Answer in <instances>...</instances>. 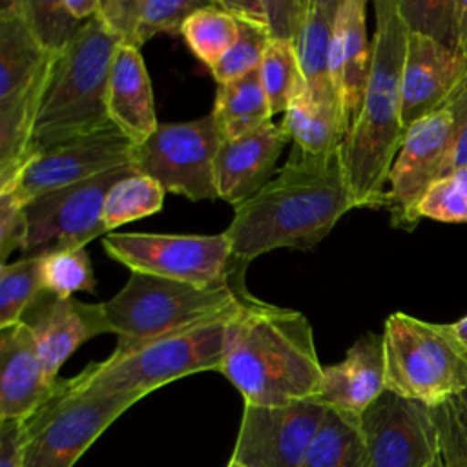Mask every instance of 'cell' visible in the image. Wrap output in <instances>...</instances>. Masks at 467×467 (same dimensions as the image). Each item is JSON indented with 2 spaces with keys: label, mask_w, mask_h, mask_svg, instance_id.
Instances as JSON below:
<instances>
[{
  "label": "cell",
  "mask_w": 467,
  "mask_h": 467,
  "mask_svg": "<svg viewBox=\"0 0 467 467\" xmlns=\"http://www.w3.org/2000/svg\"><path fill=\"white\" fill-rule=\"evenodd\" d=\"M361 467H431L440 456L432 407L385 390L359 418Z\"/></svg>",
  "instance_id": "cell-13"
},
{
  "label": "cell",
  "mask_w": 467,
  "mask_h": 467,
  "mask_svg": "<svg viewBox=\"0 0 467 467\" xmlns=\"http://www.w3.org/2000/svg\"><path fill=\"white\" fill-rule=\"evenodd\" d=\"M259 75L274 115L285 113L290 102L306 89L296 47L288 42H270Z\"/></svg>",
  "instance_id": "cell-31"
},
{
  "label": "cell",
  "mask_w": 467,
  "mask_h": 467,
  "mask_svg": "<svg viewBox=\"0 0 467 467\" xmlns=\"http://www.w3.org/2000/svg\"><path fill=\"white\" fill-rule=\"evenodd\" d=\"M339 4L341 0H308L303 29L296 44L308 95L319 104H332L337 108L339 102L332 86L330 57Z\"/></svg>",
  "instance_id": "cell-25"
},
{
  "label": "cell",
  "mask_w": 467,
  "mask_h": 467,
  "mask_svg": "<svg viewBox=\"0 0 467 467\" xmlns=\"http://www.w3.org/2000/svg\"><path fill=\"white\" fill-rule=\"evenodd\" d=\"M119 44L99 16H93L55 57L33 122L26 162L49 148L111 124L106 97Z\"/></svg>",
  "instance_id": "cell-4"
},
{
  "label": "cell",
  "mask_w": 467,
  "mask_h": 467,
  "mask_svg": "<svg viewBox=\"0 0 467 467\" xmlns=\"http://www.w3.org/2000/svg\"><path fill=\"white\" fill-rule=\"evenodd\" d=\"M66 7L69 13L78 20V22H88L93 16H97L100 0H64Z\"/></svg>",
  "instance_id": "cell-43"
},
{
  "label": "cell",
  "mask_w": 467,
  "mask_h": 467,
  "mask_svg": "<svg viewBox=\"0 0 467 467\" xmlns=\"http://www.w3.org/2000/svg\"><path fill=\"white\" fill-rule=\"evenodd\" d=\"M363 434L359 418L328 409L299 467H361Z\"/></svg>",
  "instance_id": "cell-28"
},
{
  "label": "cell",
  "mask_w": 467,
  "mask_h": 467,
  "mask_svg": "<svg viewBox=\"0 0 467 467\" xmlns=\"http://www.w3.org/2000/svg\"><path fill=\"white\" fill-rule=\"evenodd\" d=\"M270 42L272 38L265 27L250 22H239V36L221 62L210 69L212 77L217 84H224L259 69Z\"/></svg>",
  "instance_id": "cell-36"
},
{
  "label": "cell",
  "mask_w": 467,
  "mask_h": 467,
  "mask_svg": "<svg viewBox=\"0 0 467 467\" xmlns=\"http://www.w3.org/2000/svg\"><path fill=\"white\" fill-rule=\"evenodd\" d=\"M458 51L467 57V0H458Z\"/></svg>",
  "instance_id": "cell-44"
},
{
  "label": "cell",
  "mask_w": 467,
  "mask_h": 467,
  "mask_svg": "<svg viewBox=\"0 0 467 467\" xmlns=\"http://www.w3.org/2000/svg\"><path fill=\"white\" fill-rule=\"evenodd\" d=\"M22 321L31 328L38 352L51 381L66 359L86 341L113 334L102 303H84L77 297H60L42 290L26 310Z\"/></svg>",
  "instance_id": "cell-17"
},
{
  "label": "cell",
  "mask_w": 467,
  "mask_h": 467,
  "mask_svg": "<svg viewBox=\"0 0 467 467\" xmlns=\"http://www.w3.org/2000/svg\"><path fill=\"white\" fill-rule=\"evenodd\" d=\"M356 208L343 146L310 155L292 146L288 161L254 197L234 206L224 230L230 241V285L246 290L248 265L275 248L310 250Z\"/></svg>",
  "instance_id": "cell-1"
},
{
  "label": "cell",
  "mask_w": 467,
  "mask_h": 467,
  "mask_svg": "<svg viewBox=\"0 0 467 467\" xmlns=\"http://www.w3.org/2000/svg\"><path fill=\"white\" fill-rule=\"evenodd\" d=\"M250 299H254V296L226 314L153 339L128 354L89 363L66 381L78 392L119 394L142 400L155 389L184 376L219 370L224 356L228 323Z\"/></svg>",
  "instance_id": "cell-5"
},
{
  "label": "cell",
  "mask_w": 467,
  "mask_h": 467,
  "mask_svg": "<svg viewBox=\"0 0 467 467\" xmlns=\"http://www.w3.org/2000/svg\"><path fill=\"white\" fill-rule=\"evenodd\" d=\"M106 254L130 272L164 277L202 288L230 285L228 237L179 234H108Z\"/></svg>",
  "instance_id": "cell-11"
},
{
  "label": "cell",
  "mask_w": 467,
  "mask_h": 467,
  "mask_svg": "<svg viewBox=\"0 0 467 467\" xmlns=\"http://www.w3.org/2000/svg\"><path fill=\"white\" fill-rule=\"evenodd\" d=\"M385 390L383 336L365 332L339 363L323 367L317 400L328 409L361 418Z\"/></svg>",
  "instance_id": "cell-21"
},
{
  "label": "cell",
  "mask_w": 467,
  "mask_h": 467,
  "mask_svg": "<svg viewBox=\"0 0 467 467\" xmlns=\"http://www.w3.org/2000/svg\"><path fill=\"white\" fill-rule=\"evenodd\" d=\"M451 142L452 117L447 108L420 119L407 130L385 193L392 226L412 230L420 223L416 206L431 184L443 177Z\"/></svg>",
  "instance_id": "cell-16"
},
{
  "label": "cell",
  "mask_w": 467,
  "mask_h": 467,
  "mask_svg": "<svg viewBox=\"0 0 467 467\" xmlns=\"http://www.w3.org/2000/svg\"><path fill=\"white\" fill-rule=\"evenodd\" d=\"M409 33L458 51V0H398Z\"/></svg>",
  "instance_id": "cell-34"
},
{
  "label": "cell",
  "mask_w": 467,
  "mask_h": 467,
  "mask_svg": "<svg viewBox=\"0 0 467 467\" xmlns=\"http://www.w3.org/2000/svg\"><path fill=\"white\" fill-rule=\"evenodd\" d=\"M58 381L46 374L36 339L20 321L0 328V421H24L49 401Z\"/></svg>",
  "instance_id": "cell-19"
},
{
  "label": "cell",
  "mask_w": 467,
  "mask_h": 467,
  "mask_svg": "<svg viewBox=\"0 0 467 467\" xmlns=\"http://www.w3.org/2000/svg\"><path fill=\"white\" fill-rule=\"evenodd\" d=\"M137 401L133 396L78 392L60 379L55 396L22 421V467H75Z\"/></svg>",
  "instance_id": "cell-9"
},
{
  "label": "cell",
  "mask_w": 467,
  "mask_h": 467,
  "mask_svg": "<svg viewBox=\"0 0 467 467\" xmlns=\"http://www.w3.org/2000/svg\"><path fill=\"white\" fill-rule=\"evenodd\" d=\"M281 128L292 146L310 155L330 153L345 144L347 130L337 106L319 104L305 89L283 113Z\"/></svg>",
  "instance_id": "cell-27"
},
{
  "label": "cell",
  "mask_w": 467,
  "mask_h": 467,
  "mask_svg": "<svg viewBox=\"0 0 467 467\" xmlns=\"http://www.w3.org/2000/svg\"><path fill=\"white\" fill-rule=\"evenodd\" d=\"M27 237L26 202L13 192H0V265L7 263L11 252L24 248Z\"/></svg>",
  "instance_id": "cell-39"
},
{
  "label": "cell",
  "mask_w": 467,
  "mask_h": 467,
  "mask_svg": "<svg viewBox=\"0 0 467 467\" xmlns=\"http://www.w3.org/2000/svg\"><path fill=\"white\" fill-rule=\"evenodd\" d=\"M133 171V166H122L27 201V237L22 257L77 250L95 237H106L109 234L102 219L106 197L117 181Z\"/></svg>",
  "instance_id": "cell-12"
},
{
  "label": "cell",
  "mask_w": 467,
  "mask_h": 467,
  "mask_svg": "<svg viewBox=\"0 0 467 467\" xmlns=\"http://www.w3.org/2000/svg\"><path fill=\"white\" fill-rule=\"evenodd\" d=\"M0 467H22V421H0Z\"/></svg>",
  "instance_id": "cell-42"
},
{
  "label": "cell",
  "mask_w": 467,
  "mask_h": 467,
  "mask_svg": "<svg viewBox=\"0 0 467 467\" xmlns=\"http://www.w3.org/2000/svg\"><path fill=\"white\" fill-rule=\"evenodd\" d=\"M306 9L308 0H266V31L270 38L296 47Z\"/></svg>",
  "instance_id": "cell-41"
},
{
  "label": "cell",
  "mask_w": 467,
  "mask_h": 467,
  "mask_svg": "<svg viewBox=\"0 0 467 467\" xmlns=\"http://www.w3.org/2000/svg\"><path fill=\"white\" fill-rule=\"evenodd\" d=\"M24 16L36 40L58 55L77 35L84 22H78L64 0H20Z\"/></svg>",
  "instance_id": "cell-35"
},
{
  "label": "cell",
  "mask_w": 467,
  "mask_h": 467,
  "mask_svg": "<svg viewBox=\"0 0 467 467\" xmlns=\"http://www.w3.org/2000/svg\"><path fill=\"white\" fill-rule=\"evenodd\" d=\"M248 297V290L232 285L202 288L131 272L126 285L102 303L117 336L111 356L128 354L153 339L226 314Z\"/></svg>",
  "instance_id": "cell-6"
},
{
  "label": "cell",
  "mask_w": 467,
  "mask_h": 467,
  "mask_svg": "<svg viewBox=\"0 0 467 467\" xmlns=\"http://www.w3.org/2000/svg\"><path fill=\"white\" fill-rule=\"evenodd\" d=\"M447 332L451 334V337L463 348V352L467 354V316L462 317L456 323H449L445 325Z\"/></svg>",
  "instance_id": "cell-45"
},
{
  "label": "cell",
  "mask_w": 467,
  "mask_h": 467,
  "mask_svg": "<svg viewBox=\"0 0 467 467\" xmlns=\"http://www.w3.org/2000/svg\"><path fill=\"white\" fill-rule=\"evenodd\" d=\"M372 66L359 115L345 144V168L356 208H385V186L403 144L401 73L409 29L398 0H376Z\"/></svg>",
  "instance_id": "cell-3"
},
{
  "label": "cell",
  "mask_w": 467,
  "mask_h": 467,
  "mask_svg": "<svg viewBox=\"0 0 467 467\" xmlns=\"http://www.w3.org/2000/svg\"><path fill=\"white\" fill-rule=\"evenodd\" d=\"M372 66V42L367 38V2L341 0L330 57L332 86L347 135L354 126Z\"/></svg>",
  "instance_id": "cell-22"
},
{
  "label": "cell",
  "mask_w": 467,
  "mask_h": 467,
  "mask_svg": "<svg viewBox=\"0 0 467 467\" xmlns=\"http://www.w3.org/2000/svg\"><path fill=\"white\" fill-rule=\"evenodd\" d=\"M212 115L223 140L252 133L272 122L274 113L259 69L217 84Z\"/></svg>",
  "instance_id": "cell-26"
},
{
  "label": "cell",
  "mask_w": 467,
  "mask_h": 467,
  "mask_svg": "<svg viewBox=\"0 0 467 467\" xmlns=\"http://www.w3.org/2000/svg\"><path fill=\"white\" fill-rule=\"evenodd\" d=\"M181 35L192 53L212 69L235 44L239 22L217 2H210L186 18Z\"/></svg>",
  "instance_id": "cell-29"
},
{
  "label": "cell",
  "mask_w": 467,
  "mask_h": 467,
  "mask_svg": "<svg viewBox=\"0 0 467 467\" xmlns=\"http://www.w3.org/2000/svg\"><path fill=\"white\" fill-rule=\"evenodd\" d=\"M420 219L467 223V168L431 184L416 206Z\"/></svg>",
  "instance_id": "cell-37"
},
{
  "label": "cell",
  "mask_w": 467,
  "mask_h": 467,
  "mask_svg": "<svg viewBox=\"0 0 467 467\" xmlns=\"http://www.w3.org/2000/svg\"><path fill=\"white\" fill-rule=\"evenodd\" d=\"M381 336L389 392L438 407L467 390V354L443 323L394 312Z\"/></svg>",
  "instance_id": "cell-8"
},
{
  "label": "cell",
  "mask_w": 467,
  "mask_h": 467,
  "mask_svg": "<svg viewBox=\"0 0 467 467\" xmlns=\"http://www.w3.org/2000/svg\"><path fill=\"white\" fill-rule=\"evenodd\" d=\"M221 140L212 113L188 122H159L144 142L133 146L131 166L164 192L192 201L219 199L215 159Z\"/></svg>",
  "instance_id": "cell-10"
},
{
  "label": "cell",
  "mask_w": 467,
  "mask_h": 467,
  "mask_svg": "<svg viewBox=\"0 0 467 467\" xmlns=\"http://www.w3.org/2000/svg\"><path fill=\"white\" fill-rule=\"evenodd\" d=\"M40 292V257H20L0 265V328L20 323Z\"/></svg>",
  "instance_id": "cell-32"
},
{
  "label": "cell",
  "mask_w": 467,
  "mask_h": 467,
  "mask_svg": "<svg viewBox=\"0 0 467 467\" xmlns=\"http://www.w3.org/2000/svg\"><path fill=\"white\" fill-rule=\"evenodd\" d=\"M133 146L115 124H109L31 157L5 190H13L27 202L42 193L131 166Z\"/></svg>",
  "instance_id": "cell-15"
},
{
  "label": "cell",
  "mask_w": 467,
  "mask_h": 467,
  "mask_svg": "<svg viewBox=\"0 0 467 467\" xmlns=\"http://www.w3.org/2000/svg\"><path fill=\"white\" fill-rule=\"evenodd\" d=\"M226 467H246V465L237 463V462H234V460H228V465H226Z\"/></svg>",
  "instance_id": "cell-46"
},
{
  "label": "cell",
  "mask_w": 467,
  "mask_h": 467,
  "mask_svg": "<svg viewBox=\"0 0 467 467\" xmlns=\"http://www.w3.org/2000/svg\"><path fill=\"white\" fill-rule=\"evenodd\" d=\"M319 400L244 405L230 460L246 467H299L325 420Z\"/></svg>",
  "instance_id": "cell-14"
},
{
  "label": "cell",
  "mask_w": 467,
  "mask_h": 467,
  "mask_svg": "<svg viewBox=\"0 0 467 467\" xmlns=\"http://www.w3.org/2000/svg\"><path fill=\"white\" fill-rule=\"evenodd\" d=\"M108 117L133 144L144 142L159 126L151 80L140 49L119 44L108 80Z\"/></svg>",
  "instance_id": "cell-23"
},
{
  "label": "cell",
  "mask_w": 467,
  "mask_h": 467,
  "mask_svg": "<svg viewBox=\"0 0 467 467\" xmlns=\"http://www.w3.org/2000/svg\"><path fill=\"white\" fill-rule=\"evenodd\" d=\"M467 69V57L436 40L409 33L401 73V120L409 130L441 109Z\"/></svg>",
  "instance_id": "cell-18"
},
{
  "label": "cell",
  "mask_w": 467,
  "mask_h": 467,
  "mask_svg": "<svg viewBox=\"0 0 467 467\" xmlns=\"http://www.w3.org/2000/svg\"><path fill=\"white\" fill-rule=\"evenodd\" d=\"M164 188L148 175L142 173H130L117 181L104 204V226L109 234L115 228L142 219L146 215L157 213L162 210L164 202Z\"/></svg>",
  "instance_id": "cell-30"
},
{
  "label": "cell",
  "mask_w": 467,
  "mask_h": 467,
  "mask_svg": "<svg viewBox=\"0 0 467 467\" xmlns=\"http://www.w3.org/2000/svg\"><path fill=\"white\" fill-rule=\"evenodd\" d=\"M31 31L20 0L0 5V190L20 173L33 122L55 62Z\"/></svg>",
  "instance_id": "cell-7"
},
{
  "label": "cell",
  "mask_w": 467,
  "mask_h": 467,
  "mask_svg": "<svg viewBox=\"0 0 467 467\" xmlns=\"http://www.w3.org/2000/svg\"><path fill=\"white\" fill-rule=\"evenodd\" d=\"M219 372L244 405H285L317 400L323 367L310 321L297 310L257 297L232 317Z\"/></svg>",
  "instance_id": "cell-2"
},
{
  "label": "cell",
  "mask_w": 467,
  "mask_h": 467,
  "mask_svg": "<svg viewBox=\"0 0 467 467\" xmlns=\"http://www.w3.org/2000/svg\"><path fill=\"white\" fill-rule=\"evenodd\" d=\"M443 467H467V398L462 394L432 407Z\"/></svg>",
  "instance_id": "cell-38"
},
{
  "label": "cell",
  "mask_w": 467,
  "mask_h": 467,
  "mask_svg": "<svg viewBox=\"0 0 467 467\" xmlns=\"http://www.w3.org/2000/svg\"><path fill=\"white\" fill-rule=\"evenodd\" d=\"M431 467H443V463H441V458L438 456V458H436V460L431 463Z\"/></svg>",
  "instance_id": "cell-47"
},
{
  "label": "cell",
  "mask_w": 467,
  "mask_h": 467,
  "mask_svg": "<svg viewBox=\"0 0 467 467\" xmlns=\"http://www.w3.org/2000/svg\"><path fill=\"white\" fill-rule=\"evenodd\" d=\"M443 108H447L452 117V142L443 170V177H447L467 168V69Z\"/></svg>",
  "instance_id": "cell-40"
},
{
  "label": "cell",
  "mask_w": 467,
  "mask_h": 467,
  "mask_svg": "<svg viewBox=\"0 0 467 467\" xmlns=\"http://www.w3.org/2000/svg\"><path fill=\"white\" fill-rule=\"evenodd\" d=\"M463 396H465V398H467V390H465V392H463Z\"/></svg>",
  "instance_id": "cell-48"
},
{
  "label": "cell",
  "mask_w": 467,
  "mask_h": 467,
  "mask_svg": "<svg viewBox=\"0 0 467 467\" xmlns=\"http://www.w3.org/2000/svg\"><path fill=\"white\" fill-rule=\"evenodd\" d=\"M40 277L42 290L60 297H73L75 292L93 294L97 285L86 248L40 255Z\"/></svg>",
  "instance_id": "cell-33"
},
{
  "label": "cell",
  "mask_w": 467,
  "mask_h": 467,
  "mask_svg": "<svg viewBox=\"0 0 467 467\" xmlns=\"http://www.w3.org/2000/svg\"><path fill=\"white\" fill-rule=\"evenodd\" d=\"M208 0H100L99 20L124 46L140 49L155 35H181L186 18Z\"/></svg>",
  "instance_id": "cell-24"
},
{
  "label": "cell",
  "mask_w": 467,
  "mask_h": 467,
  "mask_svg": "<svg viewBox=\"0 0 467 467\" xmlns=\"http://www.w3.org/2000/svg\"><path fill=\"white\" fill-rule=\"evenodd\" d=\"M286 142L285 130L275 122H268L252 133L221 140L215 159L219 199L237 206L254 197L272 179Z\"/></svg>",
  "instance_id": "cell-20"
}]
</instances>
